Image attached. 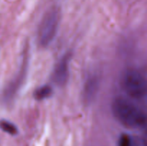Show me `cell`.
<instances>
[{"label":"cell","instance_id":"obj_1","mask_svg":"<svg viewBox=\"0 0 147 146\" xmlns=\"http://www.w3.org/2000/svg\"><path fill=\"white\" fill-rule=\"evenodd\" d=\"M113 116L119 123L131 129H142L146 127V116L144 112L134 102L119 97L111 104Z\"/></svg>","mask_w":147,"mask_h":146},{"label":"cell","instance_id":"obj_2","mask_svg":"<svg viewBox=\"0 0 147 146\" xmlns=\"http://www.w3.org/2000/svg\"><path fill=\"white\" fill-rule=\"evenodd\" d=\"M121 85L126 94L134 100H143L146 95V78L136 69H128L122 74Z\"/></svg>","mask_w":147,"mask_h":146},{"label":"cell","instance_id":"obj_3","mask_svg":"<svg viewBox=\"0 0 147 146\" xmlns=\"http://www.w3.org/2000/svg\"><path fill=\"white\" fill-rule=\"evenodd\" d=\"M60 19V12L57 7H53L45 13L37 32L38 44L41 47H47L53 41L58 29Z\"/></svg>","mask_w":147,"mask_h":146},{"label":"cell","instance_id":"obj_4","mask_svg":"<svg viewBox=\"0 0 147 146\" xmlns=\"http://www.w3.org/2000/svg\"><path fill=\"white\" fill-rule=\"evenodd\" d=\"M69 58L70 56L65 54L60 59L55 66L53 74V80L59 86L65 85L67 82L69 74Z\"/></svg>","mask_w":147,"mask_h":146},{"label":"cell","instance_id":"obj_5","mask_svg":"<svg viewBox=\"0 0 147 146\" xmlns=\"http://www.w3.org/2000/svg\"><path fill=\"white\" fill-rule=\"evenodd\" d=\"M52 88L49 86H43L40 87L34 92V96L37 100H43L50 97L52 94Z\"/></svg>","mask_w":147,"mask_h":146},{"label":"cell","instance_id":"obj_6","mask_svg":"<svg viewBox=\"0 0 147 146\" xmlns=\"http://www.w3.org/2000/svg\"><path fill=\"white\" fill-rule=\"evenodd\" d=\"M97 83L95 80H90L86 84V90H85V96L88 100H90L96 93L97 90Z\"/></svg>","mask_w":147,"mask_h":146},{"label":"cell","instance_id":"obj_7","mask_svg":"<svg viewBox=\"0 0 147 146\" xmlns=\"http://www.w3.org/2000/svg\"><path fill=\"white\" fill-rule=\"evenodd\" d=\"M0 127L3 130V131L11 135H15L17 133V130L15 126L13 124L7 121H1L0 123Z\"/></svg>","mask_w":147,"mask_h":146},{"label":"cell","instance_id":"obj_8","mask_svg":"<svg viewBox=\"0 0 147 146\" xmlns=\"http://www.w3.org/2000/svg\"><path fill=\"white\" fill-rule=\"evenodd\" d=\"M131 137L128 135H123L119 140V146H131Z\"/></svg>","mask_w":147,"mask_h":146},{"label":"cell","instance_id":"obj_9","mask_svg":"<svg viewBox=\"0 0 147 146\" xmlns=\"http://www.w3.org/2000/svg\"><path fill=\"white\" fill-rule=\"evenodd\" d=\"M131 146H146L144 139L139 137H131Z\"/></svg>","mask_w":147,"mask_h":146}]
</instances>
